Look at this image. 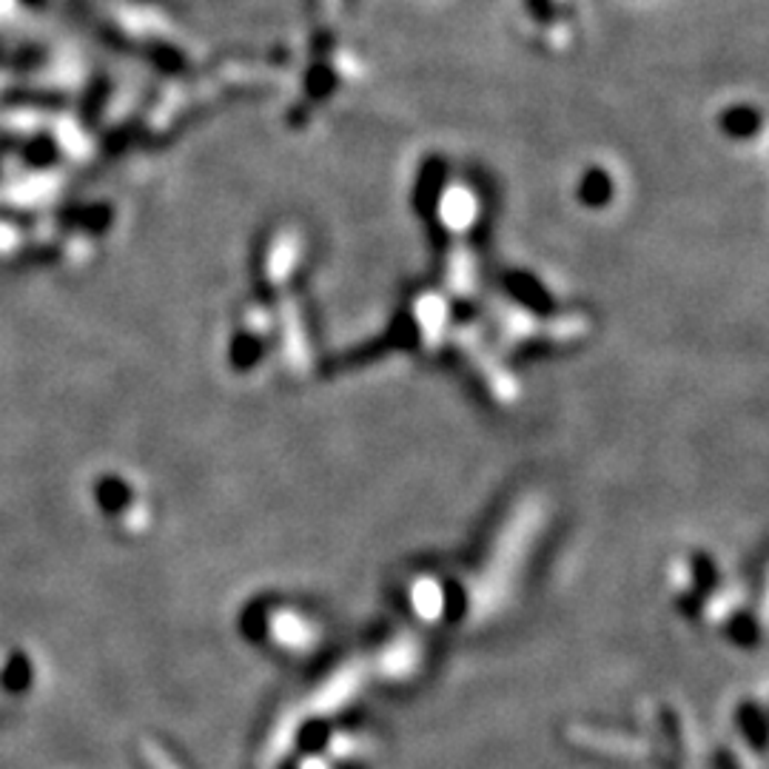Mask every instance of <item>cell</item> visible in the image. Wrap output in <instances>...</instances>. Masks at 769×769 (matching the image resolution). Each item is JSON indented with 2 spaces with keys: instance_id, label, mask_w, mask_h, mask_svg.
I'll return each mask as SVG.
<instances>
[{
  "instance_id": "3957f363",
  "label": "cell",
  "mask_w": 769,
  "mask_h": 769,
  "mask_svg": "<svg viewBox=\"0 0 769 769\" xmlns=\"http://www.w3.org/2000/svg\"><path fill=\"white\" fill-rule=\"evenodd\" d=\"M570 738L576 743H585L590 750H605L613 756H627V758H641L650 752V743L636 741V738L627 736H598L593 730H573Z\"/></svg>"
},
{
  "instance_id": "52a82bcc",
  "label": "cell",
  "mask_w": 769,
  "mask_h": 769,
  "mask_svg": "<svg viewBox=\"0 0 769 769\" xmlns=\"http://www.w3.org/2000/svg\"><path fill=\"white\" fill-rule=\"evenodd\" d=\"M143 756H145V761H149V767H152V769H183V767H178V763L171 761L169 756H165L160 743H145Z\"/></svg>"
},
{
  "instance_id": "277c9868",
  "label": "cell",
  "mask_w": 769,
  "mask_h": 769,
  "mask_svg": "<svg viewBox=\"0 0 769 769\" xmlns=\"http://www.w3.org/2000/svg\"><path fill=\"white\" fill-rule=\"evenodd\" d=\"M411 605H414L416 616L434 621V618L442 616V607H445V590L431 579L416 581L414 590H411Z\"/></svg>"
},
{
  "instance_id": "6da1fadb",
  "label": "cell",
  "mask_w": 769,
  "mask_h": 769,
  "mask_svg": "<svg viewBox=\"0 0 769 769\" xmlns=\"http://www.w3.org/2000/svg\"><path fill=\"white\" fill-rule=\"evenodd\" d=\"M269 636L271 641H274L276 647H283V650L303 652L316 645L320 633H316V625L308 616L289 610V607H280V610L271 613L269 618Z\"/></svg>"
},
{
  "instance_id": "8992f818",
  "label": "cell",
  "mask_w": 769,
  "mask_h": 769,
  "mask_svg": "<svg viewBox=\"0 0 769 769\" xmlns=\"http://www.w3.org/2000/svg\"><path fill=\"white\" fill-rule=\"evenodd\" d=\"M416 656H419V650H416L414 645H396L394 650H388V656L382 658V670L391 672V676H408L411 667L416 665Z\"/></svg>"
},
{
  "instance_id": "7a4b0ae2",
  "label": "cell",
  "mask_w": 769,
  "mask_h": 769,
  "mask_svg": "<svg viewBox=\"0 0 769 769\" xmlns=\"http://www.w3.org/2000/svg\"><path fill=\"white\" fill-rule=\"evenodd\" d=\"M356 687H362V676L354 670V667H345V670L331 676V681H325L323 687H320V692H316L314 698V710L320 712L340 710L342 704H348V698L354 696Z\"/></svg>"
},
{
  "instance_id": "5b68a950",
  "label": "cell",
  "mask_w": 769,
  "mask_h": 769,
  "mask_svg": "<svg viewBox=\"0 0 769 769\" xmlns=\"http://www.w3.org/2000/svg\"><path fill=\"white\" fill-rule=\"evenodd\" d=\"M29 684H32V665H29V658L23 652H18L3 670V687L9 692H23L29 690Z\"/></svg>"
},
{
  "instance_id": "ba28073f",
  "label": "cell",
  "mask_w": 769,
  "mask_h": 769,
  "mask_svg": "<svg viewBox=\"0 0 769 769\" xmlns=\"http://www.w3.org/2000/svg\"><path fill=\"white\" fill-rule=\"evenodd\" d=\"M303 769H328V767H325V763L323 761H314V763H305V767Z\"/></svg>"
}]
</instances>
